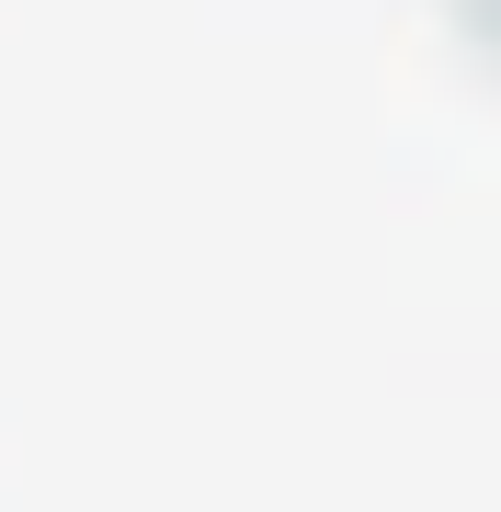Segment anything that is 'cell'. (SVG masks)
<instances>
[{"instance_id":"1","label":"cell","mask_w":501,"mask_h":512,"mask_svg":"<svg viewBox=\"0 0 501 512\" xmlns=\"http://www.w3.org/2000/svg\"><path fill=\"white\" fill-rule=\"evenodd\" d=\"M456 12H467V35H479V46L501 57V0H456Z\"/></svg>"}]
</instances>
